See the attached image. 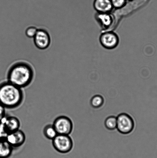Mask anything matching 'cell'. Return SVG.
<instances>
[{
  "mask_svg": "<svg viewBox=\"0 0 157 158\" xmlns=\"http://www.w3.org/2000/svg\"><path fill=\"white\" fill-rule=\"evenodd\" d=\"M24 95L22 88L8 81L0 85V105L5 108H18L22 103Z\"/></svg>",
  "mask_w": 157,
  "mask_h": 158,
  "instance_id": "6da1fadb",
  "label": "cell"
},
{
  "mask_svg": "<svg viewBox=\"0 0 157 158\" xmlns=\"http://www.w3.org/2000/svg\"><path fill=\"white\" fill-rule=\"evenodd\" d=\"M33 69L27 63L20 62L10 68L7 75V81L22 88L26 87L33 80Z\"/></svg>",
  "mask_w": 157,
  "mask_h": 158,
  "instance_id": "7a4b0ae2",
  "label": "cell"
},
{
  "mask_svg": "<svg viewBox=\"0 0 157 158\" xmlns=\"http://www.w3.org/2000/svg\"><path fill=\"white\" fill-rule=\"evenodd\" d=\"M53 148L58 152L67 154L71 151L73 147V142L69 135L58 134L52 140Z\"/></svg>",
  "mask_w": 157,
  "mask_h": 158,
  "instance_id": "3957f363",
  "label": "cell"
},
{
  "mask_svg": "<svg viewBox=\"0 0 157 158\" xmlns=\"http://www.w3.org/2000/svg\"><path fill=\"white\" fill-rule=\"evenodd\" d=\"M52 125L58 134L69 135L73 131V124L72 121L65 116L57 117Z\"/></svg>",
  "mask_w": 157,
  "mask_h": 158,
  "instance_id": "277c9868",
  "label": "cell"
},
{
  "mask_svg": "<svg viewBox=\"0 0 157 158\" xmlns=\"http://www.w3.org/2000/svg\"><path fill=\"white\" fill-rule=\"evenodd\" d=\"M117 118L116 128L119 132L128 134L131 132L135 127L133 119L128 114L122 113Z\"/></svg>",
  "mask_w": 157,
  "mask_h": 158,
  "instance_id": "5b68a950",
  "label": "cell"
},
{
  "mask_svg": "<svg viewBox=\"0 0 157 158\" xmlns=\"http://www.w3.org/2000/svg\"><path fill=\"white\" fill-rule=\"evenodd\" d=\"M100 42L105 48L111 49L115 48L119 43V39L117 35L113 32H104L100 38Z\"/></svg>",
  "mask_w": 157,
  "mask_h": 158,
  "instance_id": "8992f818",
  "label": "cell"
},
{
  "mask_svg": "<svg viewBox=\"0 0 157 158\" xmlns=\"http://www.w3.org/2000/svg\"><path fill=\"white\" fill-rule=\"evenodd\" d=\"M33 40L35 45L38 49L41 50L47 48L50 44V35L48 32L44 29H38Z\"/></svg>",
  "mask_w": 157,
  "mask_h": 158,
  "instance_id": "52a82bcc",
  "label": "cell"
},
{
  "mask_svg": "<svg viewBox=\"0 0 157 158\" xmlns=\"http://www.w3.org/2000/svg\"><path fill=\"white\" fill-rule=\"evenodd\" d=\"M6 140L13 148H20L24 144L26 141L25 134L22 131L19 129L9 133Z\"/></svg>",
  "mask_w": 157,
  "mask_h": 158,
  "instance_id": "ba28073f",
  "label": "cell"
},
{
  "mask_svg": "<svg viewBox=\"0 0 157 158\" xmlns=\"http://www.w3.org/2000/svg\"><path fill=\"white\" fill-rule=\"evenodd\" d=\"M1 122L4 125L5 128L8 134L19 130L21 126L19 119L14 116L6 115Z\"/></svg>",
  "mask_w": 157,
  "mask_h": 158,
  "instance_id": "9c48e42d",
  "label": "cell"
},
{
  "mask_svg": "<svg viewBox=\"0 0 157 158\" xmlns=\"http://www.w3.org/2000/svg\"><path fill=\"white\" fill-rule=\"evenodd\" d=\"M94 7L98 13H109L113 9L111 0H95Z\"/></svg>",
  "mask_w": 157,
  "mask_h": 158,
  "instance_id": "30bf717a",
  "label": "cell"
},
{
  "mask_svg": "<svg viewBox=\"0 0 157 158\" xmlns=\"http://www.w3.org/2000/svg\"><path fill=\"white\" fill-rule=\"evenodd\" d=\"M14 148L6 139L0 140V158H9L11 156Z\"/></svg>",
  "mask_w": 157,
  "mask_h": 158,
  "instance_id": "8fae6325",
  "label": "cell"
},
{
  "mask_svg": "<svg viewBox=\"0 0 157 158\" xmlns=\"http://www.w3.org/2000/svg\"><path fill=\"white\" fill-rule=\"evenodd\" d=\"M96 15L97 20L104 28L110 27L113 24V17L110 14L98 13Z\"/></svg>",
  "mask_w": 157,
  "mask_h": 158,
  "instance_id": "7c38bea8",
  "label": "cell"
},
{
  "mask_svg": "<svg viewBox=\"0 0 157 158\" xmlns=\"http://www.w3.org/2000/svg\"><path fill=\"white\" fill-rule=\"evenodd\" d=\"M43 134L45 137L49 140H52L58 134L52 125H46L43 130Z\"/></svg>",
  "mask_w": 157,
  "mask_h": 158,
  "instance_id": "4fadbf2b",
  "label": "cell"
},
{
  "mask_svg": "<svg viewBox=\"0 0 157 158\" xmlns=\"http://www.w3.org/2000/svg\"><path fill=\"white\" fill-rule=\"evenodd\" d=\"M104 125L108 129L113 131L116 129L117 127V118L112 116L108 117L104 122Z\"/></svg>",
  "mask_w": 157,
  "mask_h": 158,
  "instance_id": "5bb4252c",
  "label": "cell"
},
{
  "mask_svg": "<svg viewBox=\"0 0 157 158\" xmlns=\"http://www.w3.org/2000/svg\"><path fill=\"white\" fill-rule=\"evenodd\" d=\"M104 103V99L102 96L96 95L92 98L91 104L93 108H97L102 106Z\"/></svg>",
  "mask_w": 157,
  "mask_h": 158,
  "instance_id": "9a60e30c",
  "label": "cell"
},
{
  "mask_svg": "<svg viewBox=\"0 0 157 158\" xmlns=\"http://www.w3.org/2000/svg\"><path fill=\"white\" fill-rule=\"evenodd\" d=\"M127 0H111L113 7L117 9H122L127 4Z\"/></svg>",
  "mask_w": 157,
  "mask_h": 158,
  "instance_id": "2e32d148",
  "label": "cell"
},
{
  "mask_svg": "<svg viewBox=\"0 0 157 158\" xmlns=\"http://www.w3.org/2000/svg\"><path fill=\"white\" fill-rule=\"evenodd\" d=\"M37 31L38 29H37L36 27L34 26H31L27 28L26 29V35L29 38H34L36 35Z\"/></svg>",
  "mask_w": 157,
  "mask_h": 158,
  "instance_id": "e0dca14e",
  "label": "cell"
},
{
  "mask_svg": "<svg viewBox=\"0 0 157 158\" xmlns=\"http://www.w3.org/2000/svg\"><path fill=\"white\" fill-rule=\"evenodd\" d=\"M8 134L4 125L0 122V140L6 139Z\"/></svg>",
  "mask_w": 157,
  "mask_h": 158,
  "instance_id": "ac0fdd59",
  "label": "cell"
},
{
  "mask_svg": "<svg viewBox=\"0 0 157 158\" xmlns=\"http://www.w3.org/2000/svg\"><path fill=\"white\" fill-rule=\"evenodd\" d=\"M6 116V108L0 105V122Z\"/></svg>",
  "mask_w": 157,
  "mask_h": 158,
  "instance_id": "d6986e66",
  "label": "cell"
},
{
  "mask_svg": "<svg viewBox=\"0 0 157 158\" xmlns=\"http://www.w3.org/2000/svg\"><path fill=\"white\" fill-rule=\"evenodd\" d=\"M127 1H130V2H132V1H135V0H127Z\"/></svg>",
  "mask_w": 157,
  "mask_h": 158,
  "instance_id": "ffe728a7",
  "label": "cell"
}]
</instances>
